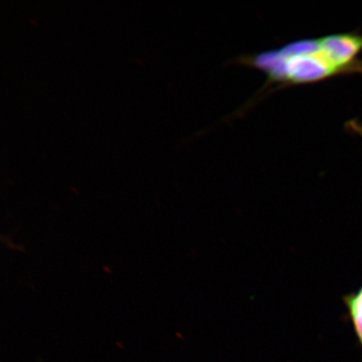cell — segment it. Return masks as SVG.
<instances>
[{
    "mask_svg": "<svg viewBox=\"0 0 362 362\" xmlns=\"http://www.w3.org/2000/svg\"><path fill=\"white\" fill-rule=\"evenodd\" d=\"M356 336L362 348V285L358 291L344 298Z\"/></svg>",
    "mask_w": 362,
    "mask_h": 362,
    "instance_id": "obj_1",
    "label": "cell"
},
{
    "mask_svg": "<svg viewBox=\"0 0 362 362\" xmlns=\"http://www.w3.org/2000/svg\"><path fill=\"white\" fill-rule=\"evenodd\" d=\"M346 128L351 132L358 134L362 139V122L356 119L348 121L346 124Z\"/></svg>",
    "mask_w": 362,
    "mask_h": 362,
    "instance_id": "obj_2",
    "label": "cell"
}]
</instances>
